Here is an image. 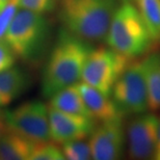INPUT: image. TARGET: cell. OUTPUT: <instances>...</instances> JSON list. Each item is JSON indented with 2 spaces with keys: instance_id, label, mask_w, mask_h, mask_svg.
<instances>
[{
  "instance_id": "obj_1",
  "label": "cell",
  "mask_w": 160,
  "mask_h": 160,
  "mask_svg": "<svg viewBox=\"0 0 160 160\" xmlns=\"http://www.w3.org/2000/svg\"><path fill=\"white\" fill-rule=\"evenodd\" d=\"M92 50L91 42L62 28L44 70L42 78L44 97L51 98L60 89L81 80L84 62Z\"/></svg>"
},
{
  "instance_id": "obj_2",
  "label": "cell",
  "mask_w": 160,
  "mask_h": 160,
  "mask_svg": "<svg viewBox=\"0 0 160 160\" xmlns=\"http://www.w3.org/2000/svg\"><path fill=\"white\" fill-rule=\"evenodd\" d=\"M118 0H59V19L63 28L88 42L103 41Z\"/></svg>"
},
{
  "instance_id": "obj_3",
  "label": "cell",
  "mask_w": 160,
  "mask_h": 160,
  "mask_svg": "<svg viewBox=\"0 0 160 160\" xmlns=\"http://www.w3.org/2000/svg\"><path fill=\"white\" fill-rule=\"evenodd\" d=\"M105 41L111 49L131 59L148 54L156 46L138 8L131 1L118 6Z\"/></svg>"
},
{
  "instance_id": "obj_4",
  "label": "cell",
  "mask_w": 160,
  "mask_h": 160,
  "mask_svg": "<svg viewBox=\"0 0 160 160\" xmlns=\"http://www.w3.org/2000/svg\"><path fill=\"white\" fill-rule=\"evenodd\" d=\"M50 24L43 14L23 9L16 12L3 40L15 56L24 60H36L47 47Z\"/></svg>"
},
{
  "instance_id": "obj_5",
  "label": "cell",
  "mask_w": 160,
  "mask_h": 160,
  "mask_svg": "<svg viewBox=\"0 0 160 160\" xmlns=\"http://www.w3.org/2000/svg\"><path fill=\"white\" fill-rule=\"evenodd\" d=\"M111 96L123 117L136 116L149 110L148 89L142 60H131L114 83Z\"/></svg>"
},
{
  "instance_id": "obj_6",
  "label": "cell",
  "mask_w": 160,
  "mask_h": 160,
  "mask_svg": "<svg viewBox=\"0 0 160 160\" xmlns=\"http://www.w3.org/2000/svg\"><path fill=\"white\" fill-rule=\"evenodd\" d=\"M131 60L110 47L92 48L84 62L81 80L103 94L110 96L114 83Z\"/></svg>"
},
{
  "instance_id": "obj_7",
  "label": "cell",
  "mask_w": 160,
  "mask_h": 160,
  "mask_svg": "<svg viewBox=\"0 0 160 160\" xmlns=\"http://www.w3.org/2000/svg\"><path fill=\"white\" fill-rule=\"evenodd\" d=\"M4 124L15 132L32 142H49L50 126L48 107L39 101L27 102L4 113Z\"/></svg>"
},
{
  "instance_id": "obj_8",
  "label": "cell",
  "mask_w": 160,
  "mask_h": 160,
  "mask_svg": "<svg viewBox=\"0 0 160 160\" xmlns=\"http://www.w3.org/2000/svg\"><path fill=\"white\" fill-rule=\"evenodd\" d=\"M159 118L154 113L136 114L126 126V146L130 158L155 159L159 136Z\"/></svg>"
},
{
  "instance_id": "obj_9",
  "label": "cell",
  "mask_w": 160,
  "mask_h": 160,
  "mask_svg": "<svg viewBox=\"0 0 160 160\" xmlns=\"http://www.w3.org/2000/svg\"><path fill=\"white\" fill-rule=\"evenodd\" d=\"M126 127L123 118L102 122L91 134L89 147L95 160H116L124 155L126 148Z\"/></svg>"
},
{
  "instance_id": "obj_10",
  "label": "cell",
  "mask_w": 160,
  "mask_h": 160,
  "mask_svg": "<svg viewBox=\"0 0 160 160\" xmlns=\"http://www.w3.org/2000/svg\"><path fill=\"white\" fill-rule=\"evenodd\" d=\"M49 126L51 139L56 143L84 139L96 128V120L92 118L63 112L49 106Z\"/></svg>"
},
{
  "instance_id": "obj_11",
  "label": "cell",
  "mask_w": 160,
  "mask_h": 160,
  "mask_svg": "<svg viewBox=\"0 0 160 160\" xmlns=\"http://www.w3.org/2000/svg\"><path fill=\"white\" fill-rule=\"evenodd\" d=\"M77 88L88 111L96 121L107 122L124 118L119 112L112 99L108 98L109 96L85 82L77 83Z\"/></svg>"
},
{
  "instance_id": "obj_12",
  "label": "cell",
  "mask_w": 160,
  "mask_h": 160,
  "mask_svg": "<svg viewBox=\"0 0 160 160\" xmlns=\"http://www.w3.org/2000/svg\"><path fill=\"white\" fill-rule=\"evenodd\" d=\"M147 89L149 109L160 110V51L148 54L142 59Z\"/></svg>"
},
{
  "instance_id": "obj_13",
  "label": "cell",
  "mask_w": 160,
  "mask_h": 160,
  "mask_svg": "<svg viewBox=\"0 0 160 160\" xmlns=\"http://www.w3.org/2000/svg\"><path fill=\"white\" fill-rule=\"evenodd\" d=\"M49 106L63 112L88 117L94 119L80 95L77 83L57 92L51 97Z\"/></svg>"
},
{
  "instance_id": "obj_14",
  "label": "cell",
  "mask_w": 160,
  "mask_h": 160,
  "mask_svg": "<svg viewBox=\"0 0 160 160\" xmlns=\"http://www.w3.org/2000/svg\"><path fill=\"white\" fill-rule=\"evenodd\" d=\"M29 79L20 69L11 68L0 73V106L11 104L27 88Z\"/></svg>"
},
{
  "instance_id": "obj_15",
  "label": "cell",
  "mask_w": 160,
  "mask_h": 160,
  "mask_svg": "<svg viewBox=\"0 0 160 160\" xmlns=\"http://www.w3.org/2000/svg\"><path fill=\"white\" fill-rule=\"evenodd\" d=\"M33 142L8 131L0 139V160H29Z\"/></svg>"
},
{
  "instance_id": "obj_16",
  "label": "cell",
  "mask_w": 160,
  "mask_h": 160,
  "mask_svg": "<svg viewBox=\"0 0 160 160\" xmlns=\"http://www.w3.org/2000/svg\"><path fill=\"white\" fill-rule=\"evenodd\" d=\"M155 45L160 44V0H135Z\"/></svg>"
},
{
  "instance_id": "obj_17",
  "label": "cell",
  "mask_w": 160,
  "mask_h": 160,
  "mask_svg": "<svg viewBox=\"0 0 160 160\" xmlns=\"http://www.w3.org/2000/svg\"><path fill=\"white\" fill-rule=\"evenodd\" d=\"M65 156L62 149L53 142H33L29 160H63Z\"/></svg>"
},
{
  "instance_id": "obj_18",
  "label": "cell",
  "mask_w": 160,
  "mask_h": 160,
  "mask_svg": "<svg viewBox=\"0 0 160 160\" xmlns=\"http://www.w3.org/2000/svg\"><path fill=\"white\" fill-rule=\"evenodd\" d=\"M62 151L65 156V159L88 160L92 158L89 142H83V139L71 140V142L62 143Z\"/></svg>"
},
{
  "instance_id": "obj_19",
  "label": "cell",
  "mask_w": 160,
  "mask_h": 160,
  "mask_svg": "<svg viewBox=\"0 0 160 160\" xmlns=\"http://www.w3.org/2000/svg\"><path fill=\"white\" fill-rule=\"evenodd\" d=\"M58 0H17L20 8L28 9L39 14H46L54 11Z\"/></svg>"
},
{
  "instance_id": "obj_20",
  "label": "cell",
  "mask_w": 160,
  "mask_h": 160,
  "mask_svg": "<svg viewBox=\"0 0 160 160\" xmlns=\"http://www.w3.org/2000/svg\"><path fill=\"white\" fill-rule=\"evenodd\" d=\"M19 8L17 0H11L5 8L0 12V39H3L6 29H8L9 23L12 22V18L15 17L17 8Z\"/></svg>"
},
{
  "instance_id": "obj_21",
  "label": "cell",
  "mask_w": 160,
  "mask_h": 160,
  "mask_svg": "<svg viewBox=\"0 0 160 160\" xmlns=\"http://www.w3.org/2000/svg\"><path fill=\"white\" fill-rule=\"evenodd\" d=\"M15 63V54L8 43L0 39V73L12 68Z\"/></svg>"
},
{
  "instance_id": "obj_22",
  "label": "cell",
  "mask_w": 160,
  "mask_h": 160,
  "mask_svg": "<svg viewBox=\"0 0 160 160\" xmlns=\"http://www.w3.org/2000/svg\"><path fill=\"white\" fill-rule=\"evenodd\" d=\"M8 128H6L5 124L3 123V122L0 121V139H1V137L4 135V134L8 132Z\"/></svg>"
},
{
  "instance_id": "obj_23",
  "label": "cell",
  "mask_w": 160,
  "mask_h": 160,
  "mask_svg": "<svg viewBox=\"0 0 160 160\" xmlns=\"http://www.w3.org/2000/svg\"><path fill=\"white\" fill-rule=\"evenodd\" d=\"M155 159H160V121H159V136H158V146H157V150H156Z\"/></svg>"
},
{
  "instance_id": "obj_24",
  "label": "cell",
  "mask_w": 160,
  "mask_h": 160,
  "mask_svg": "<svg viewBox=\"0 0 160 160\" xmlns=\"http://www.w3.org/2000/svg\"><path fill=\"white\" fill-rule=\"evenodd\" d=\"M9 1H11V0H0V12L5 8V6L8 4Z\"/></svg>"
},
{
  "instance_id": "obj_25",
  "label": "cell",
  "mask_w": 160,
  "mask_h": 160,
  "mask_svg": "<svg viewBox=\"0 0 160 160\" xmlns=\"http://www.w3.org/2000/svg\"><path fill=\"white\" fill-rule=\"evenodd\" d=\"M122 1H131L132 2V1H134V0H122Z\"/></svg>"
}]
</instances>
